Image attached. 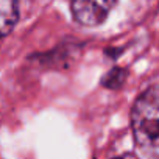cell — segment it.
I'll list each match as a JSON object with an SVG mask.
<instances>
[{"label":"cell","mask_w":159,"mask_h":159,"mask_svg":"<svg viewBox=\"0 0 159 159\" xmlns=\"http://www.w3.org/2000/svg\"><path fill=\"white\" fill-rule=\"evenodd\" d=\"M125 80H126V70L123 69H112L106 73V76L103 78V84L106 88H111V89H117L120 88L123 83H125Z\"/></svg>","instance_id":"277c9868"},{"label":"cell","mask_w":159,"mask_h":159,"mask_svg":"<svg viewBox=\"0 0 159 159\" xmlns=\"http://www.w3.org/2000/svg\"><path fill=\"white\" fill-rule=\"evenodd\" d=\"M117 0H72L70 8L75 20L86 27H95L106 20Z\"/></svg>","instance_id":"7a4b0ae2"},{"label":"cell","mask_w":159,"mask_h":159,"mask_svg":"<svg viewBox=\"0 0 159 159\" xmlns=\"http://www.w3.org/2000/svg\"><path fill=\"white\" fill-rule=\"evenodd\" d=\"M19 19L17 0H0V38L7 36Z\"/></svg>","instance_id":"3957f363"},{"label":"cell","mask_w":159,"mask_h":159,"mask_svg":"<svg viewBox=\"0 0 159 159\" xmlns=\"http://www.w3.org/2000/svg\"><path fill=\"white\" fill-rule=\"evenodd\" d=\"M131 126L139 151L148 159H159V86L147 89L136 100Z\"/></svg>","instance_id":"6da1fadb"}]
</instances>
